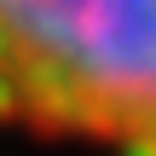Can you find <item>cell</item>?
<instances>
[{
    "label": "cell",
    "mask_w": 156,
    "mask_h": 156,
    "mask_svg": "<svg viewBox=\"0 0 156 156\" xmlns=\"http://www.w3.org/2000/svg\"><path fill=\"white\" fill-rule=\"evenodd\" d=\"M0 122L156 156V0H0Z\"/></svg>",
    "instance_id": "cell-1"
}]
</instances>
